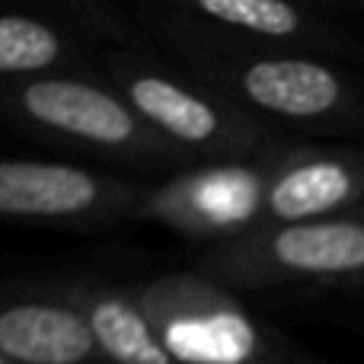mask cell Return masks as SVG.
Listing matches in <instances>:
<instances>
[{"mask_svg":"<svg viewBox=\"0 0 364 364\" xmlns=\"http://www.w3.org/2000/svg\"><path fill=\"white\" fill-rule=\"evenodd\" d=\"M166 61L275 134L364 144V77L339 61L227 48H176Z\"/></svg>","mask_w":364,"mask_h":364,"instance_id":"obj_1","label":"cell"},{"mask_svg":"<svg viewBox=\"0 0 364 364\" xmlns=\"http://www.w3.org/2000/svg\"><path fill=\"white\" fill-rule=\"evenodd\" d=\"M0 109L19 134L102 164L170 176L192 170L176 147L166 144L100 74L6 80Z\"/></svg>","mask_w":364,"mask_h":364,"instance_id":"obj_2","label":"cell"},{"mask_svg":"<svg viewBox=\"0 0 364 364\" xmlns=\"http://www.w3.org/2000/svg\"><path fill=\"white\" fill-rule=\"evenodd\" d=\"M100 77L166 141L188 166L240 164L265 154L282 141H294L269 132L188 80L170 61L157 58L151 45H109L102 51Z\"/></svg>","mask_w":364,"mask_h":364,"instance_id":"obj_3","label":"cell"},{"mask_svg":"<svg viewBox=\"0 0 364 364\" xmlns=\"http://www.w3.org/2000/svg\"><path fill=\"white\" fill-rule=\"evenodd\" d=\"M138 29L154 48H227L262 55H310L326 61L358 58L361 48L346 26L320 6L288 0H170L141 4Z\"/></svg>","mask_w":364,"mask_h":364,"instance_id":"obj_4","label":"cell"},{"mask_svg":"<svg viewBox=\"0 0 364 364\" xmlns=\"http://www.w3.org/2000/svg\"><path fill=\"white\" fill-rule=\"evenodd\" d=\"M192 269L230 291L323 288L364 297V211L201 246Z\"/></svg>","mask_w":364,"mask_h":364,"instance_id":"obj_5","label":"cell"},{"mask_svg":"<svg viewBox=\"0 0 364 364\" xmlns=\"http://www.w3.org/2000/svg\"><path fill=\"white\" fill-rule=\"evenodd\" d=\"M132 288L179 364H291V342L201 272H173Z\"/></svg>","mask_w":364,"mask_h":364,"instance_id":"obj_6","label":"cell"},{"mask_svg":"<svg viewBox=\"0 0 364 364\" xmlns=\"http://www.w3.org/2000/svg\"><path fill=\"white\" fill-rule=\"evenodd\" d=\"M147 186L83 164L10 157L0 164V214L19 224L96 233L138 218Z\"/></svg>","mask_w":364,"mask_h":364,"instance_id":"obj_7","label":"cell"},{"mask_svg":"<svg viewBox=\"0 0 364 364\" xmlns=\"http://www.w3.org/2000/svg\"><path fill=\"white\" fill-rule=\"evenodd\" d=\"M291 141L240 164L195 166L147 186L141 220L170 227L201 246L227 243L262 227V198L278 151Z\"/></svg>","mask_w":364,"mask_h":364,"instance_id":"obj_8","label":"cell"},{"mask_svg":"<svg viewBox=\"0 0 364 364\" xmlns=\"http://www.w3.org/2000/svg\"><path fill=\"white\" fill-rule=\"evenodd\" d=\"M355 211H364V144L291 141L278 151L262 198V227Z\"/></svg>","mask_w":364,"mask_h":364,"instance_id":"obj_9","label":"cell"},{"mask_svg":"<svg viewBox=\"0 0 364 364\" xmlns=\"http://www.w3.org/2000/svg\"><path fill=\"white\" fill-rule=\"evenodd\" d=\"M0 361L109 364L87 316L45 284H32L19 297L6 294L0 310Z\"/></svg>","mask_w":364,"mask_h":364,"instance_id":"obj_10","label":"cell"},{"mask_svg":"<svg viewBox=\"0 0 364 364\" xmlns=\"http://www.w3.org/2000/svg\"><path fill=\"white\" fill-rule=\"evenodd\" d=\"M70 23L6 13L0 19V74L6 80H42L68 74H100L106 42L70 6Z\"/></svg>","mask_w":364,"mask_h":364,"instance_id":"obj_11","label":"cell"},{"mask_svg":"<svg viewBox=\"0 0 364 364\" xmlns=\"http://www.w3.org/2000/svg\"><path fill=\"white\" fill-rule=\"evenodd\" d=\"M45 288L61 294L87 316L109 364H179L134 297V288L100 278H55L45 282Z\"/></svg>","mask_w":364,"mask_h":364,"instance_id":"obj_12","label":"cell"},{"mask_svg":"<svg viewBox=\"0 0 364 364\" xmlns=\"http://www.w3.org/2000/svg\"><path fill=\"white\" fill-rule=\"evenodd\" d=\"M288 361H291V364H329V361L316 358V355L304 352V348H297L294 342H291V346H288Z\"/></svg>","mask_w":364,"mask_h":364,"instance_id":"obj_13","label":"cell"},{"mask_svg":"<svg viewBox=\"0 0 364 364\" xmlns=\"http://www.w3.org/2000/svg\"><path fill=\"white\" fill-rule=\"evenodd\" d=\"M358 10H361V13H364V4H358Z\"/></svg>","mask_w":364,"mask_h":364,"instance_id":"obj_14","label":"cell"},{"mask_svg":"<svg viewBox=\"0 0 364 364\" xmlns=\"http://www.w3.org/2000/svg\"><path fill=\"white\" fill-rule=\"evenodd\" d=\"M0 364H10V361H0Z\"/></svg>","mask_w":364,"mask_h":364,"instance_id":"obj_15","label":"cell"},{"mask_svg":"<svg viewBox=\"0 0 364 364\" xmlns=\"http://www.w3.org/2000/svg\"><path fill=\"white\" fill-rule=\"evenodd\" d=\"M361 301H364V297H361Z\"/></svg>","mask_w":364,"mask_h":364,"instance_id":"obj_16","label":"cell"}]
</instances>
